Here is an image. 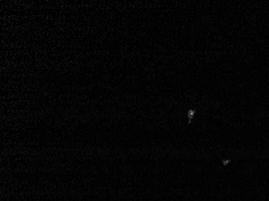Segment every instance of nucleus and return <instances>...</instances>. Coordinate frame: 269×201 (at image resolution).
Returning <instances> with one entry per match:
<instances>
[{"label":"nucleus","mask_w":269,"mask_h":201,"mask_svg":"<svg viewBox=\"0 0 269 201\" xmlns=\"http://www.w3.org/2000/svg\"><path fill=\"white\" fill-rule=\"evenodd\" d=\"M196 111H188L187 115H188V117H189V124L191 123L192 119H193V116L195 115Z\"/></svg>","instance_id":"f257e3e1"},{"label":"nucleus","mask_w":269,"mask_h":201,"mask_svg":"<svg viewBox=\"0 0 269 201\" xmlns=\"http://www.w3.org/2000/svg\"><path fill=\"white\" fill-rule=\"evenodd\" d=\"M223 162H224V164L226 165L228 162H230V160H226V161H223Z\"/></svg>","instance_id":"f03ea898"}]
</instances>
